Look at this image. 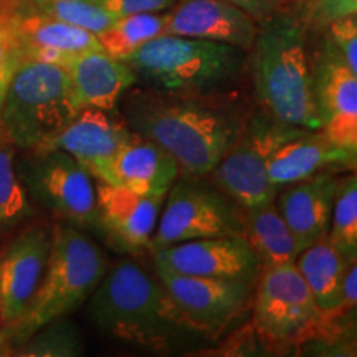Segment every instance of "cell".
<instances>
[{
	"instance_id": "5bb4252c",
	"label": "cell",
	"mask_w": 357,
	"mask_h": 357,
	"mask_svg": "<svg viewBox=\"0 0 357 357\" xmlns=\"http://www.w3.org/2000/svg\"><path fill=\"white\" fill-rule=\"evenodd\" d=\"M164 199L98 181L95 229L118 252L139 255L149 248Z\"/></svg>"
},
{
	"instance_id": "83f0119b",
	"label": "cell",
	"mask_w": 357,
	"mask_h": 357,
	"mask_svg": "<svg viewBox=\"0 0 357 357\" xmlns=\"http://www.w3.org/2000/svg\"><path fill=\"white\" fill-rule=\"evenodd\" d=\"M328 238L347 263L357 261V174L339 181Z\"/></svg>"
},
{
	"instance_id": "4dcf8cb0",
	"label": "cell",
	"mask_w": 357,
	"mask_h": 357,
	"mask_svg": "<svg viewBox=\"0 0 357 357\" xmlns=\"http://www.w3.org/2000/svg\"><path fill=\"white\" fill-rule=\"evenodd\" d=\"M329 40L347 66L357 75V13L329 22Z\"/></svg>"
},
{
	"instance_id": "52a82bcc",
	"label": "cell",
	"mask_w": 357,
	"mask_h": 357,
	"mask_svg": "<svg viewBox=\"0 0 357 357\" xmlns=\"http://www.w3.org/2000/svg\"><path fill=\"white\" fill-rule=\"evenodd\" d=\"M253 303V324L273 346L318 341L328 324L296 263L261 268Z\"/></svg>"
},
{
	"instance_id": "d590c367",
	"label": "cell",
	"mask_w": 357,
	"mask_h": 357,
	"mask_svg": "<svg viewBox=\"0 0 357 357\" xmlns=\"http://www.w3.org/2000/svg\"><path fill=\"white\" fill-rule=\"evenodd\" d=\"M349 13H357V0H324L316 12V17L324 22H331Z\"/></svg>"
},
{
	"instance_id": "2e32d148",
	"label": "cell",
	"mask_w": 357,
	"mask_h": 357,
	"mask_svg": "<svg viewBox=\"0 0 357 357\" xmlns=\"http://www.w3.org/2000/svg\"><path fill=\"white\" fill-rule=\"evenodd\" d=\"M50 243L52 234L47 229L30 227L13 236L0 252V307L7 334L19 323L37 291Z\"/></svg>"
},
{
	"instance_id": "e0dca14e",
	"label": "cell",
	"mask_w": 357,
	"mask_h": 357,
	"mask_svg": "<svg viewBox=\"0 0 357 357\" xmlns=\"http://www.w3.org/2000/svg\"><path fill=\"white\" fill-rule=\"evenodd\" d=\"M3 22L15 38L22 60L29 58L68 66L83 53L102 50L96 33L50 17L7 12Z\"/></svg>"
},
{
	"instance_id": "603a6c76",
	"label": "cell",
	"mask_w": 357,
	"mask_h": 357,
	"mask_svg": "<svg viewBox=\"0 0 357 357\" xmlns=\"http://www.w3.org/2000/svg\"><path fill=\"white\" fill-rule=\"evenodd\" d=\"M240 220L242 236L255 252L261 268L294 261L303 252L275 200L255 207H240Z\"/></svg>"
},
{
	"instance_id": "6da1fadb",
	"label": "cell",
	"mask_w": 357,
	"mask_h": 357,
	"mask_svg": "<svg viewBox=\"0 0 357 357\" xmlns=\"http://www.w3.org/2000/svg\"><path fill=\"white\" fill-rule=\"evenodd\" d=\"M202 98L154 88L123 96L128 126L171 154L184 178L211 176L245 128L238 116Z\"/></svg>"
},
{
	"instance_id": "9a60e30c",
	"label": "cell",
	"mask_w": 357,
	"mask_h": 357,
	"mask_svg": "<svg viewBox=\"0 0 357 357\" xmlns=\"http://www.w3.org/2000/svg\"><path fill=\"white\" fill-rule=\"evenodd\" d=\"M321 131L334 144L357 153V75L328 40L312 70Z\"/></svg>"
},
{
	"instance_id": "1f68e13d",
	"label": "cell",
	"mask_w": 357,
	"mask_h": 357,
	"mask_svg": "<svg viewBox=\"0 0 357 357\" xmlns=\"http://www.w3.org/2000/svg\"><path fill=\"white\" fill-rule=\"evenodd\" d=\"M93 2L113 13L116 19H121L136 13L162 12L171 8L177 0H93Z\"/></svg>"
},
{
	"instance_id": "5b68a950",
	"label": "cell",
	"mask_w": 357,
	"mask_h": 357,
	"mask_svg": "<svg viewBox=\"0 0 357 357\" xmlns=\"http://www.w3.org/2000/svg\"><path fill=\"white\" fill-rule=\"evenodd\" d=\"M151 88L176 95L208 96L234 82L242 53L234 45L162 33L124 58Z\"/></svg>"
},
{
	"instance_id": "d4e9b609",
	"label": "cell",
	"mask_w": 357,
	"mask_h": 357,
	"mask_svg": "<svg viewBox=\"0 0 357 357\" xmlns=\"http://www.w3.org/2000/svg\"><path fill=\"white\" fill-rule=\"evenodd\" d=\"M3 13H37L79 26L93 33H101L114 24L113 13L98 6L93 0H0Z\"/></svg>"
},
{
	"instance_id": "ac0fdd59",
	"label": "cell",
	"mask_w": 357,
	"mask_h": 357,
	"mask_svg": "<svg viewBox=\"0 0 357 357\" xmlns=\"http://www.w3.org/2000/svg\"><path fill=\"white\" fill-rule=\"evenodd\" d=\"M167 13L164 33L212 40L245 50L253 47L258 33L255 19L229 0H177Z\"/></svg>"
},
{
	"instance_id": "d6a6232c",
	"label": "cell",
	"mask_w": 357,
	"mask_h": 357,
	"mask_svg": "<svg viewBox=\"0 0 357 357\" xmlns=\"http://www.w3.org/2000/svg\"><path fill=\"white\" fill-rule=\"evenodd\" d=\"M20 60L22 56L15 38H13V35L2 19V22H0V79L13 71Z\"/></svg>"
},
{
	"instance_id": "30bf717a",
	"label": "cell",
	"mask_w": 357,
	"mask_h": 357,
	"mask_svg": "<svg viewBox=\"0 0 357 357\" xmlns=\"http://www.w3.org/2000/svg\"><path fill=\"white\" fill-rule=\"evenodd\" d=\"M242 235L240 207L220 190L176 181L164 199L147 252L208 236Z\"/></svg>"
},
{
	"instance_id": "4fadbf2b",
	"label": "cell",
	"mask_w": 357,
	"mask_h": 357,
	"mask_svg": "<svg viewBox=\"0 0 357 357\" xmlns=\"http://www.w3.org/2000/svg\"><path fill=\"white\" fill-rule=\"evenodd\" d=\"M134 137L126 121L109 111L82 109L56 136L38 149H58L70 154L98 182L114 184L116 155Z\"/></svg>"
},
{
	"instance_id": "ffe728a7",
	"label": "cell",
	"mask_w": 357,
	"mask_h": 357,
	"mask_svg": "<svg viewBox=\"0 0 357 357\" xmlns=\"http://www.w3.org/2000/svg\"><path fill=\"white\" fill-rule=\"evenodd\" d=\"M339 181L329 174H316L284 185L275 204L289 230L305 250L328 235Z\"/></svg>"
},
{
	"instance_id": "f546056e",
	"label": "cell",
	"mask_w": 357,
	"mask_h": 357,
	"mask_svg": "<svg viewBox=\"0 0 357 357\" xmlns=\"http://www.w3.org/2000/svg\"><path fill=\"white\" fill-rule=\"evenodd\" d=\"M318 342H324L336 354L357 356V306L328 319Z\"/></svg>"
},
{
	"instance_id": "d6986e66",
	"label": "cell",
	"mask_w": 357,
	"mask_h": 357,
	"mask_svg": "<svg viewBox=\"0 0 357 357\" xmlns=\"http://www.w3.org/2000/svg\"><path fill=\"white\" fill-rule=\"evenodd\" d=\"M75 108L113 111L119 100L137 83V75L124 60L105 50L86 52L66 66Z\"/></svg>"
},
{
	"instance_id": "8992f818",
	"label": "cell",
	"mask_w": 357,
	"mask_h": 357,
	"mask_svg": "<svg viewBox=\"0 0 357 357\" xmlns=\"http://www.w3.org/2000/svg\"><path fill=\"white\" fill-rule=\"evenodd\" d=\"M78 114L70 95L66 66L19 61L7 84L2 132L17 149H38Z\"/></svg>"
},
{
	"instance_id": "7a4b0ae2",
	"label": "cell",
	"mask_w": 357,
	"mask_h": 357,
	"mask_svg": "<svg viewBox=\"0 0 357 357\" xmlns=\"http://www.w3.org/2000/svg\"><path fill=\"white\" fill-rule=\"evenodd\" d=\"M101 333L144 349L164 351L182 333H194L158 276L131 260L111 265L88 300Z\"/></svg>"
},
{
	"instance_id": "8d00e7d4",
	"label": "cell",
	"mask_w": 357,
	"mask_h": 357,
	"mask_svg": "<svg viewBox=\"0 0 357 357\" xmlns=\"http://www.w3.org/2000/svg\"><path fill=\"white\" fill-rule=\"evenodd\" d=\"M0 356H12L7 339V328L2 318V307H0Z\"/></svg>"
},
{
	"instance_id": "484cf974",
	"label": "cell",
	"mask_w": 357,
	"mask_h": 357,
	"mask_svg": "<svg viewBox=\"0 0 357 357\" xmlns=\"http://www.w3.org/2000/svg\"><path fill=\"white\" fill-rule=\"evenodd\" d=\"M167 17L169 13L159 12L121 17L96 37L108 55L124 60L149 40L166 32Z\"/></svg>"
},
{
	"instance_id": "e575fe53",
	"label": "cell",
	"mask_w": 357,
	"mask_h": 357,
	"mask_svg": "<svg viewBox=\"0 0 357 357\" xmlns=\"http://www.w3.org/2000/svg\"><path fill=\"white\" fill-rule=\"evenodd\" d=\"M356 306H357V261L347 265L344 283H342V301L336 316L342 314V312L349 311ZM336 316H334V318H336Z\"/></svg>"
},
{
	"instance_id": "ba28073f",
	"label": "cell",
	"mask_w": 357,
	"mask_h": 357,
	"mask_svg": "<svg viewBox=\"0 0 357 357\" xmlns=\"http://www.w3.org/2000/svg\"><path fill=\"white\" fill-rule=\"evenodd\" d=\"M303 131L306 129L288 126L270 114L253 118L211 172L213 185L243 208L275 200L278 187L268 174L271 155Z\"/></svg>"
},
{
	"instance_id": "f35d334b",
	"label": "cell",
	"mask_w": 357,
	"mask_h": 357,
	"mask_svg": "<svg viewBox=\"0 0 357 357\" xmlns=\"http://www.w3.org/2000/svg\"><path fill=\"white\" fill-rule=\"evenodd\" d=\"M300 2L306 3V6H310V7H311V10H312V13H314V15H316V12H318V10H319V7L323 6L324 0H300Z\"/></svg>"
},
{
	"instance_id": "44dd1931",
	"label": "cell",
	"mask_w": 357,
	"mask_h": 357,
	"mask_svg": "<svg viewBox=\"0 0 357 357\" xmlns=\"http://www.w3.org/2000/svg\"><path fill=\"white\" fill-rule=\"evenodd\" d=\"M333 164H357V153L334 144L321 129L303 131L275 151L268 174L280 189L316 176Z\"/></svg>"
},
{
	"instance_id": "3957f363",
	"label": "cell",
	"mask_w": 357,
	"mask_h": 357,
	"mask_svg": "<svg viewBox=\"0 0 357 357\" xmlns=\"http://www.w3.org/2000/svg\"><path fill=\"white\" fill-rule=\"evenodd\" d=\"M253 47L255 89L265 113L288 126L319 131L305 24L276 12L261 22Z\"/></svg>"
},
{
	"instance_id": "277c9868",
	"label": "cell",
	"mask_w": 357,
	"mask_h": 357,
	"mask_svg": "<svg viewBox=\"0 0 357 357\" xmlns=\"http://www.w3.org/2000/svg\"><path fill=\"white\" fill-rule=\"evenodd\" d=\"M108 268V258L102 250L77 227L70 223L55 225L37 291L19 323L8 329L12 356L17 347L45 324L68 316L83 306Z\"/></svg>"
},
{
	"instance_id": "f1b7e54d",
	"label": "cell",
	"mask_w": 357,
	"mask_h": 357,
	"mask_svg": "<svg viewBox=\"0 0 357 357\" xmlns=\"http://www.w3.org/2000/svg\"><path fill=\"white\" fill-rule=\"evenodd\" d=\"M82 354V334L66 316L45 324L13 352V356L19 357H77Z\"/></svg>"
},
{
	"instance_id": "8fae6325",
	"label": "cell",
	"mask_w": 357,
	"mask_h": 357,
	"mask_svg": "<svg viewBox=\"0 0 357 357\" xmlns=\"http://www.w3.org/2000/svg\"><path fill=\"white\" fill-rule=\"evenodd\" d=\"M155 276L184 312L192 331L207 336H215L242 314L255 287L242 280L181 275L166 270H155Z\"/></svg>"
},
{
	"instance_id": "cb8c5ba5",
	"label": "cell",
	"mask_w": 357,
	"mask_h": 357,
	"mask_svg": "<svg viewBox=\"0 0 357 357\" xmlns=\"http://www.w3.org/2000/svg\"><path fill=\"white\" fill-rule=\"evenodd\" d=\"M294 263L321 312L333 319L341 307L342 283L349 263L334 248L328 235L303 250Z\"/></svg>"
},
{
	"instance_id": "836d02e7",
	"label": "cell",
	"mask_w": 357,
	"mask_h": 357,
	"mask_svg": "<svg viewBox=\"0 0 357 357\" xmlns=\"http://www.w3.org/2000/svg\"><path fill=\"white\" fill-rule=\"evenodd\" d=\"M229 2L243 8V10L248 12L255 20L263 22L270 15L276 13L280 3L283 2V0H229Z\"/></svg>"
},
{
	"instance_id": "4316f807",
	"label": "cell",
	"mask_w": 357,
	"mask_h": 357,
	"mask_svg": "<svg viewBox=\"0 0 357 357\" xmlns=\"http://www.w3.org/2000/svg\"><path fill=\"white\" fill-rule=\"evenodd\" d=\"M15 149L6 137L0 139V234L17 229L33 215L29 192L17 174Z\"/></svg>"
},
{
	"instance_id": "ab89813d",
	"label": "cell",
	"mask_w": 357,
	"mask_h": 357,
	"mask_svg": "<svg viewBox=\"0 0 357 357\" xmlns=\"http://www.w3.org/2000/svg\"><path fill=\"white\" fill-rule=\"evenodd\" d=\"M2 19H3V8L0 6V22H2Z\"/></svg>"
},
{
	"instance_id": "74e56055",
	"label": "cell",
	"mask_w": 357,
	"mask_h": 357,
	"mask_svg": "<svg viewBox=\"0 0 357 357\" xmlns=\"http://www.w3.org/2000/svg\"><path fill=\"white\" fill-rule=\"evenodd\" d=\"M10 75L12 71L8 75H6L2 79H0V139L3 137V132H2V108H3V100H6V93H7V84H8V79H10Z\"/></svg>"
},
{
	"instance_id": "9c48e42d",
	"label": "cell",
	"mask_w": 357,
	"mask_h": 357,
	"mask_svg": "<svg viewBox=\"0 0 357 357\" xmlns=\"http://www.w3.org/2000/svg\"><path fill=\"white\" fill-rule=\"evenodd\" d=\"M22 184L38 205L77 229L96 227V185L86 169L58 149H32L17 166Z\"/></svg>"
},
{
	"instance_id": "7402d4cb",
	"label": "cell",
	"mask_w": 357,
	"mask_h": 357,
	"mask_svg": "<svg viewBox=\"0 0 357 357\" xmlns=\"http://www.w3.org/2000/svg\"><path fill=\"white\" fill-rule=\"evenodd\" d=\"M114 185L141 195L166 197L181 176L176 159L155 142L134 132V137L116 155Z\"/></svg>"
},
{
	"instance_id": "7c38bea8",
	"label": "cell",
	"mask_w": 357,
	"mask_h": 357,
	"mask_svg": "<svg viewBox=\"0 0 357 357\" xmlns=\"http://www.w3.org/2000/svg\"><path fill=\"white\" fill-rule=\"evenodd\" d=\"M155 270L172 273L242 280L257 284L261 263L242 235L208 236L153 252Z\"/></svg>"
}]
</instances>
